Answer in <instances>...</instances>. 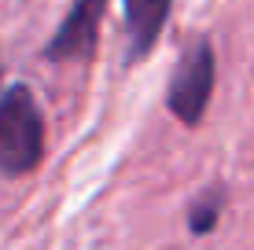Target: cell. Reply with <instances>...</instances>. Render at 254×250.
<instances>
[{
	"label": "cell",
	"instance_id": "cell-1",
	"mask_svg": "<svg viewBox=\"0 0 254 250\" xmlns=\"http://www.w3.org/2000/svg\"><path fill=\"white\" fill-rule=\"evenodd\" d=\"M45 158V110L30 85H11L0 96V177H30Z\"/></svg>",
	"mask_w": 254,
	"mask_h": 250
},
{
	"label": "cell",
	"instance_id": "cell-2",
	"mask_svg": "<svg viewBox=\"0 0 254 250\" xmlns=\"http://www.w3.org/2000/svg\"><path fill=\"white\" fill-rule=\"evenodd\" d=\"M214 81H217L214 41H210L206 33H199V37L181 51L177 66H173V74H170V85H166V110L188 129L203 125L210 96H214Z\"/></svg>",
	"mask_w": 254,
	"mask_h": 250
},
{
	"label": "cell",
	"instance_id": "cell-3",
	"mask_svg": "<svg viewBox=\"0 0 254 250\" xmlns=\"http://www.w3.org/2000/svg\"><path fill=\"white\" fill-rule=\"evenodd\" d=\"M107 15V0H74L66 19L56 26L41 55L48 63H89L100 45V26Z\"/></svg>",
	"mask_w": 254,
	"mask_h": 250
},
{
	"label": "cell",
	"instance_id": "cell-4",
	"mask_svg": "<svg viewBox=\"0 0 254 250\" xmlns=\"http://www.w3.org/2000/svg\"><path fill=\"white\" fill-rule=\"evenodd\" d=\"M126 7V33H129V59L151 55V48L159 45L162 26L170 22L173 0H122Z\"/></svg>",
	"mask_w": 254,
	"mask_h": 250
},
{
	"label": "cell",
	"instance_id": "cell-5",
	"mask_svg": "<svg viewBox=\"0 0 254 250\" xmlns=\"http://www.w3.org/2000/svg\"><path fill=\"white\" fill-rule=\"evenodd\" d=\"M225 199H229L225 184H210L188 202V232L191 236H210V232L217 228L221 210H225Z\"/></svg>",
	"mask_w": 254,
	"mask_h": 250
},
{
	"label": "cell",
	"instance_id": "cell-6",
	"mask_svg": "<svg viewBox=\"0 0 254 250\" xmlns=\"http://www.w3.org/2000/svg\"><path fill=\"white\" fill-rule=\"evenodd\" d=\"M0 70H4V66H0Z\"/></svg>",
	"mask_w": 254,
	"mask_h": 250
}]
</instances>
